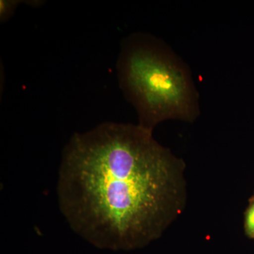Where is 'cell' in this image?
<instances>
[{"instance_id": "cell-1", "label": "cell", "mask_w": 254, "mask_h": 254, "mask_svg": "<svg viewBox=\"0 0 254 254\" xmlns=\"http://www.w3.org/2000/svg\"><path fill=\"white\" fill-rule=\"evenodd\" d=\"M184 163L139 125L105 123L63 150L60 208L71 229L102 250L142 248L180 212Z\"/></svg>"}, {"instance_id": "cell-4", "label": "cell", "mask_w": 254, "mask_h": 254, "mask_svg": "<svg viewBox=\"0 0 254 254\" xmlns=\"http://www.w3.org/2000/svg\"><path fill=\"white\" fill-rule=\"evenodd\" d=\"M246 231L247 235L254 237V200L246 215Z\"/></svg>"}, {"instance_id": "cell-2", "label": "cell", "mask_w": 254, "mask_h": 254, "mask_svg": "<svg viewBox=\"0 0 254 254\" xmlns=\"http://www.w3.org/2000/svg\"><path fill=\"white\" fill-rule=\"evenodd\" d=\"M117 70L120 88L143 128L153 131L165 120L193 122L199 115V97L190 68L160 38L141 32L126 37Z\"/></svg>"}, {"instance_id": "cell-3", "label": "cell", "mask_w": 254, "mask_h": 254, "mask_svg": "<svg viewBox=\"0 0 254 254\" xmlns=\"http://www.w3.org/2000/svg\"><path fill=\"white\" fill-rule=\"evenodd\" d=\"M19 4V1H0V20L1 22L8 21L10 17L14 14L15 10Z\"/></svg>"}]
</instances>
